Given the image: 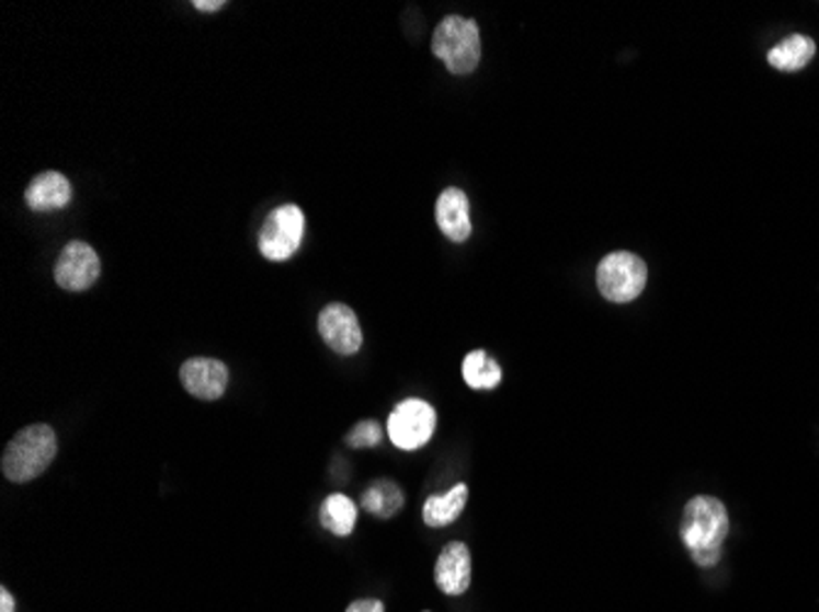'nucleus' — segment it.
Returning a JSON list of instances; mask_svg holds the SVG:
<instances>
[{
  "instance_id": "f257e3e1",
  "label": "nucleus",
  "mask_w": 819,
  "mask_h": 612,
  "mask_svg": "<svg viewBox=\"0 0 819 612\" xmlns=\"http://www.w3.org/2000/svg\"><path fill=\"white\" fill-rule=\"evenodd\" d=\"M680 536L694 564L702 568L717 566L721 562L724 542L729 536L727 505L712 495L692 497L684 505Z\"/></svg>"
},
{
  "instance_id": "f03ea898",
  "label": "nucleus",
  "mask_w": 819,
  "mask_h": 612,
  "mask_svg": "<svg viewBox=\"0 0 819 612\" xmlns=\"http://www.w3.org/2000/svg\"><path fill=\"white\" fill-rule=\"evenodd\" d=\"M57 455V434L47 424L20 429L3 453V473L10 483H30L43 475Z\"/></svg>"
},
{
  "instance_id": "7ed1b4c3",
  "label": "nucleus",
  "mask_w": 819,
  "mask_h": 612,
  "mask_svg": "<svg viewBox=\"0 0 819 612\" xmlns=\"http://www.w3.org/2000/svg\"><path fill=\"white\" fill-rule=\"evenodd\" d=\"M432 55L452 74H471L481 61L479 25L462 15H447L432 35Z\"/></svg>"
},
{
  "instance_id": "20e7f679",
  "label": "nucleus",
  "mask_w": 819,
  "mask_h": 612,
  "mask_svg": "<svg viewBox=\"0 0 819 612\" xmlns=\"http://www.w3.org/2000/svg\"><path fill=\"white\" fill-rule=\"evenodd\" d=\"M648 282V267L638 255L618 251L606 255L596 267V287L614 304L634 302Z\"/></svg>"
},
{
  "instance_id": "39448f33",
  "label": "nucleus",
  "mask_w": 819,
  "mask_h": 612,
  "mask_svg": "<svg viewBox=\"0 0 819 612\" xmlns=\"http://www.w3.org/2000/svg\"><path fill=\"white\" fill-rule=\"evenodd\" d=\"M305 235V213L295 204H283L268 216L261 235H258V247L265 261L283 263L297 253Z\"/></svg>"
},
{
  "instance_id": "423d86ee",
  "label": "nucleus",
  "mask_w": 819,
  "mask_h": 612,
  "mask_svg": "<svg viewBox=\"0 0 819 612\" xmlns=\"http://www.w3.org/2000/svg\"><path fill=\"white\" fill-rule=\"evenodd\" d=\"M437 412L424 400H402L388 417V437L402 451H418L432 439Z\"/></svg>"
},
{
  "instance_id": "0eeeda50",
  "label": "nucleus",
  "mask_w": 819,
  "mask_h": 612,
  "mask_svg": "<svg viewBox=\"0 0 819 612\" xmlns=\"http://www.w3.org/2000/svg\"><path fill=\"white\" fill-rule=\"evenodd\" d=\"M317 328L321 340L339 356H356L364 346V331H361L356 311L349 304H327L317 319Z\"/></svg>"
},
{
  "instance_id": "6e6552de",
  "label": "nucleus",
  "mask_w": 819,
  "mask_h": 612,
  "mask_svg": "<svg viewBox=\"0 0 819 612\" xmlns=\"http://www.w3.org/2000/svg\"><path fill=\"white\" fill-rule=\"evenodd\" d=\"M101 275V261L93 247L84 241L67 243L55 265V282L67 292H84L96 285Z\"/></svg>"
},
{
  "instance_id": "1a4fd4ad",
  "label": "nucleus",
  "mask_w": 819,
  "mask_h": 612,
  "mask_svg": "<svg viewBox=\"0 0 819 612\" xmlns=\"http://www.w3.org/2000/svg\"><path fill=\"white\" fill-rule=\"evenodd\" d=\"M184 390L196 400L214 402L228 388V368L216 358H190L180 370Z\"/></svg>"
},
{
  "instance_id": "9d476101",
  "label": "nucleus",
  "mask_w": 819,
  "mask_h": 612,
  "mask_svg": "<svg viewBox=\"0 0 819 612\" xmlns=\"http://www.w3.org/2000/svg\"><path fill=\"white\" fill-rule=\"evenodd\" d=\"M434 580L444 596H464L471 586V552L462 542L442 549L434 566Z\"/></svg>"
},
{
  "instance_id": "9b49d317",
  "label": "nucleus",
  "mask_w": 819,
  "mask_h": 612,
  "mask_svg": "<svg viewBox=\"0 0 819 612\" xmlns=\"http://www.w3.org/2000/svg\"><path fill=\"white\" fill-rule=\"evenodd\" d=\"M434 219H437L440 231L450 238L452 243H466L471 235V216H469V199L462 189L450 186L444 189L434 206Z\"/></svg>"
},
{
  "instance_id": "f8f14e48",
  "label": "nucleus",
  "mask_w": 819,
  "mask_h": 612,
  "mask_svg": "<svg viewBox=\"0 0 819 612\" xmlns=\"http://www.w3.org/2000/svg\"><path fill=\"white\" fill-rule=\"evenodd\" d=\"M71 184L65 174L43 172L30 182L25 192V204L33 211H57L71 201Z\"/></svg>"
},
{
  "instance_id": "ddd939ff",
  "label": "nucleus",
  "mask_w": 819,
  "mask_h": 612,
  "mask_svg": "<svg viewBox=\"0 0 819 612\" xmlns=\"http://www.w3.org/2000/svg\"><path fill=\"white\" fill-rule=\"evenodd\" d=\"M817 45L807 35H787L769 51V65L777 71H800L815 59Z\"/></svg>"
},
{
  "instance_id": "4468645a",
  "label": "nucleus",
  "mask_w": 819,
  "mask_h": 612,
  "mask_svg": "<svg viewBox=\"0 0 819 612\" xmlns=\"http://www.w3.org/2000/svg\"><path fill=\"white\" fill-rule=\"evenodd\" d=\"M466 500H469V487H466L464 483L454 485L450 493L428 497V503H424L422 507L424 524L440 529V527L456 522V517L464 512Z\"/></svg>"
},
{
  "instance_id": "2eb2a0df",
  "label": "nucleus",
  "mask_w": 819,
  "mask_h": 612,
  "mask_svg": "<svg viewBox=\"0 0 819 612\" xmlns=\"http://www.w3.org/2000/svg\"><path fill=\"white\" fill-rule=\"evenodd\" d=\"M462 376L471 390H493L501 385L503 370L486 350H471L462 362Z\"/></svg>"
},
{
  "instance_id": "dca6fc26",
  "label": "nucleus",
  "mask_w": 819,
  "mask_h": 612,
  "mask_svg": "<svg viewBox=\"0 0 819 612\" xmlns=\"http://www.w3.org/2000/svg\"><path fill=\"white\" fill-rule=\"evenodd\" d=\"M319 520H321V527L329 529L331 534L349 536L356 527V505L341 493L329 495L327 500L321 503Z\"/></svg>"
},
{
  "instance_id": "f3484780",
  "label": "nucleus",
  "mask_w": 819,
  "mask_h": 612,
  "mask_svg": "<svg viewBox=\"0 0 819 612\" xmlns=\"http://www.w3.org/2000/svg\"><path fill=\"white\" fill-rule=\"evenodd\" d=\"M364 507L368 512L380 517V520H386V517H393L402 507V490L390 481L373 483L364 493Z\"/></svg>"
},
{
  "instance_id": "a211bd4d",
  "label": "nucleus",
  "mask_w": 819,
  "mask_h": 612,
  "mask_svg": "<svg viewBox=\"0 0 819 612\" xmlns=\"http://www.w3.org/2000/svg\"><path fill=\"white\" fill-rule=\"evenodd\" d=\"M383 437L380 427L373 419H366V422H359L354 431L349 434L346 441L349 446H354V449H366V446H376Z\"/></svg>"
},
{
  "instance_id": "6ab92c4d",
  "label": "nucleus",
  "mask_w": 819,
  "mask_h": 612,
  "mask_svg": "<svg viewBox=\"0 0 819 612\" xmlns=\"http://www.w3.org/2000/svg\"><path fill=\"white\" fill-rule=\"evenodd\" d=\"M346 612H386V605H383V600L366 598V600H356V603H351Z\"/></svg>"
},
{
  "instance_id": "aec40b11",
  "label": "nucleus",
  "mask_w": 819,
  "mask_h": 612,
  "mask_svg": "<svg viewBox=\"0 0 819 612\" xmlns=\"http://www.w3.org/2000/svg\"><path fill=\"white\" fill-rule=\"evenodd\" d=\"M0 612H15V598L8 588H0Z\"/></svg>"
},
{
  "instance_id": "412c9836",
  "label": "nucleus",
  "mask_w": 819,
  "mask_h": 612,
  "mask_svg": "<svg viewBox=\"0 0 819 612\" xmlns=\"http://www.w3.org/2000/svg\"><path fill=\"white\" fill-rule=\"evenodd\" d=\"M224 5H226L224 0H214V3H212V0H196V3H194V8L202 10V13H214V10H221Z\"/></svg>"
}]
</instances>
